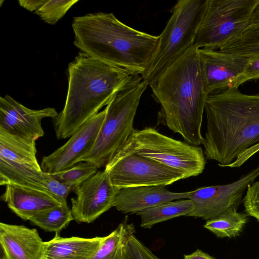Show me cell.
<instances>
[{
    "label": "cell",
    "mask_w": 259,
    "mask_h": 259,
    "mask_svg": "<svg viewBox=\"0 0 259 259\" xmlns=\"http://www.w3.org/2000/svg\"><path fill=\"white\" fill-rule=\"evenodd\" d=\"M42 170L0 159V185H17L49 192L43 184Z\"/></svg>",
    "instance_id": "obj_20"
},
{
    "label": "cell",
    "mask_w": 259,
    "mask_h": 259,
    "mask_svg": "<svg viewBox=\"0 0 259 259\" xmlns=\"http://www.w3.org/2000/svg\"><path fill=\"white\" fill-rule=\"evenodd\" d=\"M206 0H179L145 71L141 75L149 85L193 44Z\"/></svg>",
    "instance_id": "obj_6"
},
{
    "label": "cell",
    "mask_w": 259,
    "mask_h": 259,
    "mask_svg": "<svg viewBox=\"0 0 259 259\" xmlns=\"http://www.w3.org/2000/svg\"><path fill=\"white\" fill-rule=\"evenodd\" d=\"M205 111V158L227 167L240 154L259 143V95L228 89L209 95Z\"/></svg>",
    "instance_id": "obj_3"
},
{
    "label": "cell",
    "mask_w": 259,
    "mask_h": 259,
    "mask_svg": "<svg viewBox=\"0 0 259 259\" xmlns=\"http://www.w3.org/2000/svg\"><path fill=\"white\" fill-rule=\"evenodd\" d=\"M59 234L45 242L43 259H90L105 238H64Z\"/></svg>",
    "instance_id": "obj_18"
},
{
    "label": "cell",
    "mask_w": 259,
    "mask_h": 259,
    "mask_svg": "<svg viewBox=\"0 0 259 259\" xmlns=\"http://www.w3.org/2000/svg\"><path fill=\"white\" fill-rule=\"evenodd\" d=\"M219 50L246 58L259 56V25L246 28Z\"/></svg>",
    "instance_id": "obj_24"
},
{
    "label": "cell",
    "mask_w": 259,
    "mask_h": 259,
    "mask_svg": "<svg viewBox=\"0 0 259 259\" xmlns=\"http://www.w3.org/2000/svg\"><path fill=\"white\" fill-rule=\"evenodd\" d=\"M106 113V108L85 122L61 147L44 156L43 171L55 174L71 168L92 150Z\"/></svg>",
    "instance_id": "obj_12"
},
{
    "label": "cell",
    "mask_w": 259,
    "mask_h": 259,
    "mask_svg": "<svg viewBox=\"0 0 259 259\" xmlns=\"http://www.w3.org/2000/svg\"><path fill=\"white\" fill-rule=\"evenodd\" d=\"M134 153L168 166L186 178L204 169L206 158L201 147L175 140L152 127L134 130L115 155Z\"/></svg>",
    "instance_id": "obj_7"
},
{
    "label": "cell",
    "mask_w": 259,
    "mask_h": 259,
    "mask_svg": "<svg viewBox=\"0 0 259 259\" xmlns=\"http://www.w3.org/2000/svg\"><path fill=\"white\" fill-rule=\"evenodd\" d=\"M43 184L48 191L62 204H67L69 193L75 190L72 186L62 182L51 174L43 172Z\"/></svg>",
    "instance_id": "obj_28"
},
{
    "label": "cell",
    "mask_w": 259,
    "mask_h": 259,
    "mask_svg": "<svg viewBox=\"0 0 259 259\" xmlns=\"http://www.w3.org/2000/svg\"><path fill=\"white\" fill-rule=\"evenodd\" d=\"M78 2V0H46L34 13L47 23L54 25Z\"/></svg>",
    "instance_id": "obj_27"
},
{
    "label": "cell",
    "mask_w": 259,
    "mask_h": 259,
    "mask_svg": "<svg viewBox=\"0 0 259 259\" xmlns=\"http://www.w3.org/2000/svg\"><path fill=\"white\" fill-rule=\"evenodd\" d=\"M35 141L13 135L0 128V159L42 170L36 158Z\"/></svg>",
    "instance_id": "obj_19"
},
{
    "label": "cell",
    "mask_w": 259,
    "mask_h": 259,
    "mask_svg": "<svg viewBox=\"0 0 259 259\" xmlns=\"http://www.w3.org/2000/svg\"><path fill=\"white\" fill-rule=\"evenodd\" d=\"M94 164L84 162L63 171L51 174L58 180L75 188L84 181L93 176L98 171Z\"/></svg>",
    "instance_id": "obj_26"
},
{
    "label": "cell",
    "mask_w": 259,
    "mask_h": 259,
    "mask_svg": "<svg viewBox=\"0 0 259 259\" xmlns=\"http://www.w3.org/2000/svg\"><path fill=\"white\" fill-rule=\"evenodd\" d=\"M0 259H43L45 242L37 231L0 223Z\"/></svg>",
    "instance_id": "obj_15"
},
{
    "label": "cell",
    "mask_w": 259,
    "mask_h": 259,
    "mask_svg": "<svg viewBox=\"0 0 259 259\" xmlns=\"http://www.w3.org/2000/svg\"><path fill=\"white\" fill-rule=\"evenodd\" d=\"M72 27L73 44L82 53L136 75L146 69L159 38L126 25L112 13L74 17Z\"/></svg>",
    "instance_id": "obj_4"
},
{
    "label": "cell",
    "mask_w": 259,
    "mask_h": 259,
    "mask_svg": "<svg viewBox=\"0 0 259 259\" xmlns=\"http://www.w3.org/2000/svg\"><path fill=\"white\" fill-rule=\"evenodd\" d=\"M67 70L65 105L54 119L58 140L71 137L137 75L83 53L69 64Z\"/></svg>",
    "instance_id": "obj_2"
},
{
    "label": "cell",
    "mask_w": 259,
    "mask_h": 259,
    "mask_svg": "<svg viewBox=\"0 0 259 259\" xmlns=\"http://www.w3.org/2000/svg\"><path fill=\"white\" fill-rule=\"evenodd\" d=\"M259 25V1L255 7L246 28Z\"/></svg>",
    "instance_id": "obj_35"
},
{
    "label": "cell",
    "mask_w": 259,
    "mask_h": 259,
    "mask_svg": "<svg viewBox=\"0 0 259 259\" xmlns=\"http://www.w3.org/2000/svg\"><path fill=\"white\" fill-rule=\"evenodd\" d=\"M105 167L111 183L118 189L166 186L185 179L182 174L174 168L134 153L114 155Z\"/></svg>",
    "instance_id": "obj_9"
},
{
    "label": "cell",
    "mask_w": 259,
    "mask_h": 259,
    "mask_svg": "<svg viewBox=\"0 0 259 259\" xmlns=\"http://www.w3.org/2000/svg\"><path fill=\"white\" fill-rule=\"evenodd\" d=\"M123 259H161L133 235L127 241Z\"/></svg>",
    "instance_id": "obj_29"
},
{
    "label": "cell",
    "mask_w": 259,
    "mask_h": 259,
    "mask_svg": "<svg viewBox=\"0 0 259 259\" xmlns=\"http://www.w3.org/2000/svg\"><path fill=\"white\" fill-rule=\"evenodd\" d=\"M258 176L259 165L231 183L203 187L190 191L189 199L193 202L194 208L187 216L207 221L230 208H238L243 202V195L248 186Z\"/></svg>",
    "instance_id": "obj_10"
},
{
    "label": "cell",
    "mask_w": 259,
    "mask_h": 259,
    "mask_svg": "<svg viewBox=\"0 0 259 259\" xmlns=\"http://www.w3.org/2000/svg\"><path fill=\"white\" fill-rule=\"evenodd\" d=\"M184 258V259H214L208 254L200 249H197L190 254H185Z\"/></svg>",
    "instance_id": "obj_34"
},
{
    "label": "cell",
    "mask_w": 259,
    "mask_h": 259,
    "mask_svg": "<svg viewBox=\"0 0 259 259\" xmlns=\"http://www.w3.org/2000/svg\"><path fill=\"white\" fill-rule=\"evenodd\" d=\"M194 208L190 199L168 201L136 213L141 217V226L151 228L154 225L180 216H187Z\"/></svg>",
    "instance_id": "obj_21"
},
{
    "label": "cell",
    "mask_w": 259,
    "mask_h": 259,
    "mask_svg": "<svg viewBox=\"0 0 259 259\" xmlns=\"http://www.w3.org/2000/svg\"><path fill=\"white\" fill-rule=\"evenodd\" d=\"M149 86L167 126L186 143L203 145L201 128L208 94L198 48L192 45Z\"/></svg>",
    "instance_id": "obj_1"
},
{
    "label": "cell",
    "mask_w": 259,
    "mask_h": 259,
    "mask_svg": "<svg viewBox=\"0 0 259 259\" xmlns=\"http://www.w3.org/2000/svg\"><path fill=\"white\" fill-rule=\"evenodd\" d=\"M236 207L230 208L219 216L208 220L204 227L219 238L238 236L247 223V214L239 212Z\"/></svg>",
    "instance_id": "obj_23"
},
{
    "label": "cell",
    "mask_w": 259,
    "mask_h": 259,
    "mask_svg": "<svg viewBox=\"0 0 259 259\" xmlns=\"http://www.w3.org/2000/svg\"><path fill=\"white\" fill-rule=\"evenodd\" d=\"M245 211L259 223V181L249 185L243 198Z\"/></svg>",
    "instance_id": "obj_30"
},
{
    "label": "cell",
    "mask_w": 259,
    "mask_h": 259,
    "mask_svg": "<svg viewBox=\"0 0 259 259\" xmlns=\"http://www.w3.org/2000/svg\"><path fill=\"white\" fill-rule=\"evenodd\" d=\"M5 186L1 199L13 212L25 221L62 204L47 192L13 184Z\"/></svg>",
    "instance_id": "obj_17"
},
{
    "label": "cell",
    "mask_w": 259,
    "mask_h": 259,
    "mask_svg": "<svg viewBox=\"0 0 259 259\" xmlns=\"http://www.w3.org/2000/svg\"><path fill=\"white\" fill-rule=\"evenodd\" d=\"M119 189L111 182L107 171H98L74 190L71 198V211L78 223H91L113 207Z\"/></svg>",
    "instance_id": "obj_11"
},
{
    "label": "cell",
    "mask_w": 259,
    "mask_h": 259,
    "mask_svg": "<svg viewBox=\"0 0 259 259\" xmlns=\"http://www.w3.org/2000/svg\"><path fill=\"white\" fill-rule=\"evenodd\" d=\"M46 0H19V4L25 9L35 12L46 2Z\"/></svg>",
    "instance_id": "obj_33"
},
{
    "label": "cell",
    "mask_w": 259,
    "mask_h": 259,
    "mask_svg": "<svg viewBox=\"0 0 259 259\" xmlns=\"http://www.w3.org/2000/svg\"><path fill=\"white\" fill-rule=\"evenodd\" d=\"M73 220L71 209L66 204L39 213L29 221L46 231L59 234Z\"/></svg>",
    "instance_id": "obj_25"
},
{
    "label": "cell",
    "mask_w": 259,
    "mask_h": 259,
    "mask_svg": "<svg viewBox=\"0 0 259 259\" xmlns=\"http://www.w3.org/2000/svg\"><path fill=\"white\" fill-rule=\"evenodd\" d=\"M148 83L136 75L106 106V115L91 151L80 162L105 167L133 132L134 118Z\"/></svg>",
    "instance_id": "obj_5"
},
{
    "label": "cell",
    "mask_w": 259,
    "mask_h": 259,
    "mask_svg": "<svg viewBox=\"0 0 259 259\" xmlns=\"http://www.w3.org/2000/svg\"><path fill=\"white\" fill-rule=\"evenodd\" d=\"M259 0H206L193 45L220 49L247 27Z\"/></svg>",
    "instance_id": "obj_8"
},
{
    "label": "cell",
    "mask_w": 259,
    "mask_h": 259,
    "mask_svg": "<svg viewBox=\"0 0 259 259\" xmlns=\"http://www.w3.org/2000/svg\"><path fill=\"white\" fill-rule=\"evenodd\" d=\"M190 194V192H171L162 186L122 188L117 192L113 207L123 213L136 214L164 202L189 199Z\"/></svg>",
    "instance_id": "obj_16"
},
{
    "label": "cell",
    "mask_w": 259,
    "mask_h": 259,
    "mask_svg": "<svg viewBox=\"0 0 259 259\" xmlns=\"http://www.w3.org/2000/svg\"><path fill=\"white\" fill-rule=\"evenodd\" d=\"M198 54L208 95L229 89L251 60L207 48L198 49Z\"/></svg>",
    "instance_id": "obj_14"
},
{
    "label": "cell",
    "mask_w": 259,
    "mask_h": 259,
    "mask_svg": "<svg viewBox=\"0 0 259 259\" xmlns=\"http://www.w3.org/2000/svg\"><path fill=\"white\" fill-rule=\"evenodd\" d=\"M259 78V56L251 58L244 70L231 82L229 89L236 88L251 79Z\"/></svg>",
    "instance_id": "obj_31"
},
{
    "label": "cell",
    "mask_w": 259,
    "mask_h": 259,
    "mask_svg": "<svg viewBox=\"0 0 259 259\" xmlns=\"http://www.w3.org/2000/svg\"><path fill=\"white\" fill-rule=\"evenodd\" d=\"M259 151V143L251 147L240 154L233 162L234 166L237 167L241 166L251 156Z\"/></svg>",
    "instance_id": "obj_32"
},
{
    "label": "cell",
    "mask_w": 259,
    "mask_h": 259,
    "mask_svg": "<svg viewBox=\"0 0 259 259\" xmlns=\"http://www.w3.org/2000/svg\"><path fill=\"white\" fill-rule=\"evenodd\" d=\"M135 232L133 223L127 219L110 234L105 236L90 259H123L126 243Z\"/></svg>",
    "instance_id": "obj_22"
},
{
    "label": "cell",
    "mask_w": 259,
    "mask_h": 259,
    "mask_svg": "<svg viewBox=\"0 0 259 259\" xmlns=\"http://www.w3.org/2000/svg\"><path fill=\"white\" fill-rule=\"evenodd\" d=\"M58 114L54 108L33 110L9 95L0 97V128L21 138L36 141L43 137L42 120L55 119Z\"/></svg>",
    "instance_id": "obj_13"
}]
</instances>
